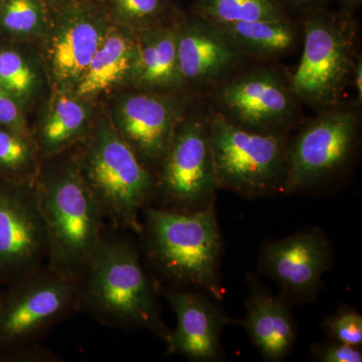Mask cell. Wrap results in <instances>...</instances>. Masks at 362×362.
Returning <instances> with one entry per match:
<instances>
[{"label": "cell", "mask_w": 362, "mask_h": 362, "mask_svg": "<svg viewBox=\"0 0 362 362\" xmlns=\"http://www.w3.org/2000/svg\"><path fill=\"white\" fill-rule=\"evenodd\" d=\"M124 232L105 230L80 278L78 311L111 327L149 331L166 343L171 329L159 312L158 287L141 250Z\"/></svg>", "instance_id": "1"}, {"label": "cell", "mask_w": 362, "mask_h": 362, "mask_svg": "<svg viewBox=\"0 0 362 362\" xmlns=\"http://www.w3.org/2000/svg\"><path fill=\"white\" fill-rule=\"evenodd\" d=\"M142 255L166 287L202 288L218 301L223 239L214 204L199 209L170 211L154 206L143 209Z\"/></svg>", "instance_id": "2"}, {"label": "cell", "mask_w": 362, "mask_h": 362, "mask_svg": "<svg viewBox=\"0 0 362 362\" xmlns=\"http://www.w3.org/2000/svg\"><path fill=\"white\" fill-rule=\"evenodd\" d=\"M35 187L47 228V265L81 278L107 221L71 148L42 157Z\"/></svg>", "instance_id": "3"}, {"label": "cell", "mask_w": 362, "mask_h": 362, "mask_svg": "<svg viewBox=\"0 0 362 362\" xmlns=\"http://www.w3.org/2000/svg\"><path fill=\"white\" fill-rule=\"evenodd\" d=\"M71 151L108 226L138 235L143 209L153 199V173L138 158L109 119L94 122L87 137Z\"/></svg>", "instance_id": "4"}, {"label": "cell", "mask_w": 362, "mask_h": 362, "mask_svg": "<svg viewBox=\"0 0 362 362\" xmlns=\"http://www.w3.org/2000/svg\"><path fill=\"white\" fill-rule=\"evenodd\" d=\"M303 52L290 88L301 105L320 112L341 103L358 52V23L341 7H316L302 13Z\"/></svg>", "instance_id": "5"}, {"label": "cell", "mask_w": 362, "mask_h": 362, "mask_svg": "<svg viewBox=\"0 0 362 362\" xmlns=\"http://www.w3.org/2000/svg\"><path fill=\"white\" fill-rule=\"evenodd\" d=\"M207 119L218 189L247 199L285 194L289 135L243 129L211 108Z\"/></svg>", "instance_id": "6"}, {"label": "cell", "mask_w": 362, "mask_h": 362, "mask_svg": "<svg viewBox=\"0 0 362 362\" xmlns=\"http://www.w3.org/2000/svg\"><path fill=\"white\" fill-rule=\"evenodd\" d=\"M359 108L356 102H341L299 124L288 138L285 194L321 187L349 168L361 141Z\"/></svg>", "instance_id": "7"}, {"label": "cell", "mask_w": 362, "mask_h": 362, "mask_svg": "<svg viewBox=\"0 0 362 362\" xmlns=\"http://www.w3.org/2000/svg\"><path fill=\"white\" fill-rule=\"evenodd\" d=\"M80 278L47 265L0 287V351L42 341L78 312Z\"/></svg>", "instance_id": "8"}, {"label": "cell", "mask_w": 362, "mask_h": 362, "mask_svg": "<svg viewBox=\"0 0 362 362\" xmlns=\"http://www.w3.org/2000/svg\"><path fill=\"white\" fill-rule=\"evenodd\" d=\"M218 189L207 112L190 105L154 173L150 206L185 213L199 211L214 204Z\"/></svg>", "instance_id": "9"}, {"label": "cell", "mask_w": 362, "mask_h": 362, "mask_svg": "<svg viewBox=\"0 0 362 362\" xmlns=\"http://www.w3.org/2000/svg\"><path fill=\"white\" fill-rule=\"evenodd\" d=\"M213 110L243 129L289 135L303 121L289 75L276 66H259L233 76L213 89Z\"/></svg>", "instance_id": "10"}, {"label": "cell", "mask_w": 362, "mask_h": 362, "mask_svg": "<svg viewBox=\"0 0 362 362\" xmlns=\"http://www.w3.org/2000/svg\"><path fill=\"white\" fill-rule=\"evenodd\" d=\"M113 23L97 0H52L42 63L54 89L73 90Z\"/></svg>", "instance_id": "11"}, {"label": "cell", "mask_w": 362, "mask_h": 362, "mask_svg": "<svg viewBox=\"0 0 362 362\" xmlns=\"http://www.w3.org/2000/svg\"><path fill=\"white\" fill-rule=\"evenodd\" d=\"M131 89L117 99L109 120L154 175L192 105V98L185 92Z\"/></svg>", "instance_id": "12"}, {"label": "cell", "mask_w": 362, "mask_h": 362, "mask_svg": "<svg viewBox=\"0 0 362 362\" xmlns=\"http://www.w3.org/2000/svg\"><path fill=\"white\" fill-rule=\"evenodd\" d=\"M49 243L35 182L0 178V287L47 263Z\"/></svg>", "instance_id": "13"}, {"label": "cell", "mask_w": 362, "mask_h": 362, "mask_svg": "<svg viewBox=\"0 0 362 362\" xmlns=\"http://www.w3.org/2000/svg\"><path fill=\"white\" fill-rule=\"evenodd\" d=\"M332 264V246L318 228L268 240L259 258V271L280 286L281 295L292 304L315 301L323 275Z\"/></svg>", "instance_id": "14"}, {"label": "cell", "mask_w": 362, "mask_h": 362, "mask_svg": "<svg viewBox=\"0 0 362 362\" xmlns=\"http://www.w3.org/2000/svg\"><path fill=\"white\" fill-rule=\"evenodd\" d=\"M178 68L187 93L213 89L239 71L246 57L220 26L194 13L175 20Z\"/></svg>", "instance_id": "15"}, {"label": "cell", "mask_w": 362, "mask_h": 362, "mask_svg": "<svg viewBox=\"0 0 362 362\" xmlns=\"http://www.w3.org/2000/svg\"><path fill=\"white\" fill-rule=\"evenodd\" d=\"M163 295L177 321L166 342L168 354H177L190 361H221V331L230 321L220 307L187 288L165 287Z\"/></svg>", "instance_id": "16"}, {"label": "cell", "mask_w": 362, "mask_h": 362, "mask_svg": "<svg viewBox=\"0 0 362 362\" xmlns=\"http://www.w3.org/2000/svg\"><path fill=\"white\" fill-rule=\"evenodd\" d=\"M247 286L246 316L232 323L244 327L265 361H283L289 356L297 338L292 303L282 295L274 296L255 277H247Z\"/></svg>", "instance_id": "17"}, {"label": "cell", "mask_w": 362, "mask_h": 362, "mask_svg": "<svg viewBox=\"0 0 362 362\" xmlns=\"http://www.w3.org/2000/svg\"><path fill=\"white\" fill-rule=\"evenodd\" d=\"M136 64V33L113 25L71 92L90 102L116 88L131 87Z\"/></svg>", "instance_id": "18"}, {"label": "cell", "mask_w": 362, "mask_h": 362, "mask_svg": "<svg viewBox=\"0 0 362 362\" xmlns=\"http://www.w3.org/2000/svg\"><path fill=\"white\" fill-rule=\"evenodd\" d=\"M175 20L136 32L137 64L130 88L187 93L178 68Z\"/></svg>", "instance_id": "19"}, {"label": "cell", "mask_w": 362, "mask_h": 362, "mask_svg": "<svg viewBox=\"0 0 362 362\" xmlns=\"http://www.w3.org/2000/svg\"><path fill=\"white\" fill-rule=\"evenodd\" d=\"M90 103L71 90L54 89L45 116L32 133L40 156L65 152L87 137L94 125Z\"/></svg>", "instance_id": "20"}, {"label": "cell", "mask_w": 362, "mask_h": 362, "mask_svg": "<svg viewBox=\"0 0 362 362\" xmlns=\"http://www.w3.org/2000/svg\"><path fill=\"white\" fill-rule=\"evenodd\" d=\"M246 58L278 59L296 49L301 25L291 18L216 23Z\"/></svg>", "instance_id": "21"}, {"label": "cell", "mask_w": 362, "mask_h": 362, "mask_svg": "<svg viewBox=\"0 0 362 362\" xmlns=\"http://www.w3.org/2000/svg\"><path fill=\"white\" fill-rule=\"evenodd\" d=\"M47 74L42 59L25 49L0 47V88L25 109L39 95Z\"/></svg>", "instance_id": "22"}, {"label": "cell", "mask_w": 362, "mask_h": 362, "mask_svg": "<svg viewBox=\"0 0 362 362\" xmlns=\"http://www.w3.org/2000/svg\"><path fill=\"white\" fill-rule=\"evenodd\" d=\"M192 13L214 23L291 18L282 0H194Z\"/></svg>", "instance_id": "23"}, {"label": "cell", "mask_w": 362, "mask_h": 362, "mask_svg": "<svg viewBox=\"0 0 362 362\" xmlns=\"http://www.w3.org/2000/svg\"><path fill=\"white\" fill-rule=\"evenodd\" d=\"M51 11L52 0H0V33L16 42L40 40Z\"/></svg>", "instance_id": "24"}, {"label": "cell", "mask_w": 362, "mask_h": 362, "mask_svg": "<svg viewBox=\"0 0 362 362\" xmlns=\"http://www.w3.org/2000/svg\"><path fill=\"white\" fill-rule=\"evenodd\" d=\"M113 25L139 32L173 23L180 13L171 0H97Z\"/></svg>", "instance_id": "25"}, {"label": "cell", "mask_w": 362, "mask_h": 362, "mask_svg": "<svg viewBox=\"0 0 362 362\" xmlns=\"http://www.w3.org/2000/svg\"><path fill=\"white\" fill-rule=\"evenodd\" d=\"M40 160L32 136L0 126V178L35 182Z\"/></svg>", "instance_id": "26"}, {"label": "cell", "mask_w": 362, "mask_h": 362, "mask_svg": "<svg viewBox=\"0 0 362 362\" xmlns=\"http://www.w3.org/2000/svg\"><path fill=\"white\" fill-rule=\"evenodd\" d=\"M328 337L335 341L361 346L362 316L351 309H343L328 317L324 322Z\"/></svg>", "instance_id": "27"}, {"label": "cell", "mask_w": 362, "mask_h": 362, "mask_svg": "<svg viewBox=\"0 0 362 362\" xmlns=\"http://www.w3.org/2000/svg\"><path fill=\"white\" fill-rule=\"evenodd\" d=\"M62 357L40 342L0 351V362H61Z\"/></svg>", "instance_id": "28"}, {"label": "cell", "mask_w": 362, "mask_h": 362, "mask_svg": "<svg viewBox=\"0 0 362 362\" xmlns=\"http://www.w3.org/2000/svg\"><path fill=\"white\" fill-rule=\"evenodd\" d=\"M312 354L317 361L321 362H361V346L332 341L316 345L312 349Z\"/></svg>", "instance_id": "29"}, {"label": "cell", "mask_w": 362, "mask_h": 362, "mask_svg": "<svg viewBox=\"0 0 362 362\" xmlns=\"http://www.w3.org/2000/svg\"><path fill=\"white\" fill-rule=\"evenodd\" d=\"M23 115L25 114L21 105L0 88V126L32 136Z\"/></svg>", "instance_id": "30"}, {"label": "cell", "mask_w": 362, "mask_h": 362, "mask_svg": "<svg viewBox=\"0 0 362 362\" xmlns=\"http://www.w3.org/2000/svg\"><path fill=\"white\" fill-rule=\"evenodd\" d=\"M285 6L298 9L302 13L309 9L316 8V7L326 6L328 0H282Z\"/></svg>", "instance_id": "31"}, {"label": "cell", "mask_w": 362, "mask_h": 362, "mask_svg": "<svg viewBox=\"0 0 362 362\" xmlns=\"http://www.w3.org/2000/svg\"><path fill=\"white\" fill-rule=\"evenodd\" d=\"M352 87L356 94V103L361 106L362 102V58L361 54L356 59L351 78Z\"/></svg>", "instance_id": "32"}, {"label": "cell", "mask_w": 362, "mask_h": 362, "mask_svg": "<svg viewBox=\"0 0 362 362\" xmlns=\"http://www.w3.org/2000/svg\"><path fill=\"white\" fill-rule=\"evenodd\" d=\"M340 1H341L342 7L349 9L352 13L358 9L362 4V0H340Z\"/></svg>", "instance_id": "33"}]
</instances>
